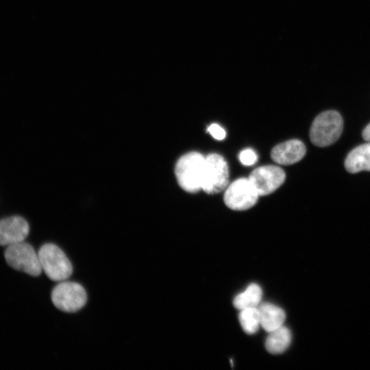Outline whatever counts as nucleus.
<instances>
[{"mask_svg": "<svg viewBox=\"0 0 370 370\" xmlns=\"http://www.w3.org/2000/svg\"><path fill=\"white\" fill-rule=\"evenodd\" d=\"M205 162L206 157L195 151L179 158L175 166V174L183 190L194 193L201 189Z\"/></svg>", "mask_w": 370, "mask_h": 370, "instance_id": "1", "label": "nucleus"}, {"mask_svg": "<svg viewBox=\"0 0 370 370\" xmlns=\"http://www.w3.org/2000/svg\"><path fill=\"white\" fill-rule=\"evenodd\" d=\"M343 127V118L338 112H323L319 114L312 123L310 130V140L317 147L329 146L339 138Z\"/></svg>", "mask_w": 370, "mask_h": 370, "instance_id": "2", "label": "nucleus"}, {"mask_svg": "<svg viewBox=\"0 0 370 370\" xmlns=\"http://www.w3.org/2000/svg\"><path fill=\"white\" fill-rule=\"evenodd\" d=\"M38 254L42 270L50 280L62 282L72 275L71 262L64 251L55 244L43 245Z\"/></svg>", "mask_w": 370, "mask_h": 370, "instance_id": "3", "label": "nucleus"}, {"mask_svg": "<svg viewBox=\"0 0 370 370\" xmlns=\"http://www.w3.org/2000/svg\"><path fill=\"white\" fill-rule=\"evenodd\" d=\"M86 300L87 295L84 288L74 282H59L51 293V301L54 306L66 312L79 310L84 306Z\"/></svg>", "mask_w": 370, "mask_h": 370, "instance_id": "4", "label": "nucleus"}, {"mask_svg": "<svg viewBox=\"0 0 370 370\" xmlns=\"http://www.w3.org/2000/svg\"><path fill=\"white\" fill-rule=\"evenodd\" d=\"M5 258L11 267L28 275L38 276L42 271L38 254L24 241L8 246Z\"/></svg>", "mask_w": 370, "mask_h": 370, "instance_id": "5", "label": "nucleus"}, {"mask_svg": "<svg viewBox=\"0 0 370 370\" xmlns=\"http://www.w3.org/2000/svg\"><path fill=\"white\" fill-rule=\"evenodd\" d=\"M229 172L226 161L219 154L210 153L206 157L201 189L208 194L222 191L228 184Z\"/></svg>", "mask_w": 370, "mask_h": 370, "instance_id": "6", "label": "nucleus"}, {"mask_svg": "<svg viewBox=\"0 0 370 370\" xmlns=\"http://www.w3.org/2000/svg\"><path fill=\"white\" fill-rule=\"evenodd\" d=\"M258 194L249 178H239L230 184L225 191V205L234 210H245L254 206Z\"/></svg>", "mask_w": 370, "mask_h": 370, "instance_id": "7", "label": "nucleus"}, {"mask_svg": "<svg viewBox=\"0 0 370 370\" xmlns=\"http://www.w3.org/2000/svg\"><path fill=\"white\" fill-rule=\"evenodd\" d=\"M284 170L274 165L262 166L255 169L249 180L259 196L267 195L276 190L284 182Z\"/></svg>", "mask_w": 370, "mask_h": 370, "instance_id": "8", "label": "nucleus"}, {"mask_svg": "<svg viewBox=\"0 0 370 370\" xmlns=\"http://www.w3.org/2000/svg\"><path fill=\"white\" fill-rule=\"evenodd\" d=\"M29 227L23 217L12 216L0 220V245L10 246L24 241Z\"/></svg>", "mask_w": 370, "mask_h": 370, "instance_id": "9", "label": "nucleus"}, {"mask_svg": "<svg viewBox=\"0 0 370 370\" xmlns=\"http://www.w3.org/2000/svg\"><path fill=\"white\" fill-rule=\"evenodd\" d=\"M306 148L299 140L293 139L278 144L271 152L272 160L283 165H290L301 160L305 156Z\"/></svg>", "mask_w": 370, "mask_h": 370, "instance_id": "10", "label": "nucleus"}, {"mask_svg": "<svg viewBox=\"0 0 370 370\" xmlns=\"http://www.w3.org/2000/svg\"><path fill=\"white\" fill-rule=\"evenodd\" d=\"M260 327L270 332L283 325L286 314L283 309L271 303H260L258 307Z\"/></svg>", "mask_w": 370, "mask_h": 370, "instance_id": "11", "label": "nucleus"}, {"mask_svg": "<svg viewBox=\"0 0 370 370\" xmlns=\"http://www.w3.org/2000/svg\"><path fill=\"white\" fill-rule=\"evenodd\" d=\"M345 167L350 173L370 171V142L352 149L345 160Z\"/></svg>", "mask_w": 370, "mask_h": 370, "instance_id": "12", "label": "nucleus"}, {"mask_svg": "<svg viewBox=\"0 0 370 370\" xmlns=\"http://www.w3.org/2000/svg\"><path fill=\"white\" fill-rule=\"evenodd\" d=\"M290 330L282 325L270 332L265 340V348L272 354H280L285 352L291 343Z\"/></svg>", "mask_w": 370, "mask_h": 370, "instance_id": "13", "label": "nucleus"}, {"mask_svg": "<svg viewBox=\"0 0 370 370\" xmlns=\"http://www.w3.org/2000/svg\"><path fill=\"white\" fill-rule=\"evenodd\" d=\"M262 297L261 287L256 283H251L244 291L234 297L233 304L239 310L249 308H258L261 303Z\"/></svg>", "mask_w": 370, "mask_h": 370, "instance_id": "14", "label": "nucleus"}, {"mask_svg": "<svg viewBox=\"0 0 370 370\" xmlns=\"http://www.w3.org/2000/svg\"><path fill=\"white\" fill-rule=\"evenodd\" d=\"M238 320L245 333L248 334H255L260 326V319L258 308L241 310Z\"/></svg>", "mask_w": 370, "mask_h": 370, "instance_id": "15", "label": "nucleus"}, {"mask_svg": "<svg viewBox=\"0 0 370 370\" xmlns=\"http://www.w3.org/2000/svg\"><path fill=\"white\" fill-rule=\"evenodd\" d=\"M258 156L256 152L251 149H245L239 154V160L242 164L246 166H251L256 163Z\"/></svg>", "mask_w": 370, "mask_h": 370, "instance_id": "16", "label": "nucleus"}, {"mask_svg": "<svg viewBox=\"0 0 370 370\" xmlns=\"http://www.w3.org/2000/svg\"><path fill=\"white\" fill-rule=\"evenodd\" d=\"M207 131L217 140H223L226 136L225 131L218 124H211L207 129Z\"/></svg>", "mask_w": 370, "mask_h": 370, "instance_id": "17", "label": "nucleus"}, {"mask_svg": "<svg viewBox=\"0 0 370 370\" xmlns=\"http://www.w3.org/2000/svg\"><path fill=\"white\" fill-rule=\"evenodd\" d=\"M362 138L367 142H370V123H369L363 130L362 133Z\"/></svg>", "mask_w": 370, "mask_h": 370, "instance_id": "18", "label": "nucleus"}]
</instances>
